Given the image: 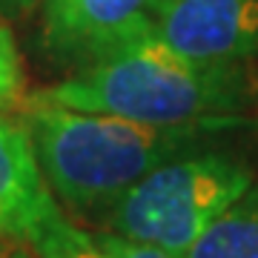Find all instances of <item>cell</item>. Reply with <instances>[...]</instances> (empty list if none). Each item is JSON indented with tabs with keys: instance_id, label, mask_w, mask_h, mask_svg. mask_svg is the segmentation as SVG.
Wrapping results in <instances>:
<instances>
[{
	"instance_id": "1",
	"label": "cell",
	"mask_w": 258,
	"mask_h": 258,
	"mask_svg": "<svg viewBox=\"0 0 258 258\" xmlns=\"http://www.w3.org/2000/svg\"><path fill=\"white\" fill-rule=\"evenodd\" d=\"M29 101L152 126L230 132L255 123L258 78L249 66L189 60L147 35L103 60L75 69L66 81L40 89Z\"/></svg>"
},
{
	"instance_id": "2",
	"label": "cell",
	"mask_w": 258,
	"mask_h": 258,
	"mask_svg": "<svg viewBox=\"0 0 258 258\" xmlns=\"http://www.w3.org/2000/svg\"><path fill=\"white\" fill-rule=\"evenodd\" d=\"M23 126L49 192L81 215H106L152 169L215 147V138L224 135L218 129L152 126L32 101H26Z\"/></svg>"
},
{
	"instance_id": "3",
	"label": "cell",
	"mask_w": 258,
	"mask_h": 258,
	"mask_svg": "<svg viewBox=\"0 0 258 258\" xmlns=\"http://www.w3.org/2000/svg\"><path fill=\"white\" fill-rule=\"evenodd\" d=\"M241 155L207 147L141 178L109 212L106 232L184 255L255 181Z\"/></svg>"
},
{
	"instance_id": "4",
	"label": "cell",
	"mask_w": 258,
	"mask_h": 258,
	"mask_svg": "<svg viewBox=\"0 0 258 258\" xmlns=\"http://www.w3.org/2000/svg\"><path fill=\"white\" fill-rule=\"evenodd\" d=\"M166 0H43V49L57 66L83 69L152 32Z\"/></svg>"
},
{
	"instance_id": "5",
	"label": "cell",
	"mask_w": 258,
	"mask_h": 258,
	"mask_svg": "<svg viewBox=\"0 0 258 258\" xmlns=\"http://www.w3.org/2000/svg\"><path fill=\"white\" fill-rule=\"evenodd\" d=\"M149 35L198 63L249 66L258 57V0H166Z\"/></svg>"
},
{
	"instance_id": "6",
	"label": "cell",
	"mask_w": 258,
	"mask_h": 258,
	"mask_svg": "<svg viewBox=\"0 0 258 258\" xmlns=\"http://www.w3.org/2000/svg\"><path fill=\"white\" fill-rule=\"evenodd\" d=\"M55 210L23 120L0 109V238H29Z\"/></svg>"
},
{
	"instance_id": "7",
	"label": "cell",
	"mask_w": 258,
	"mask_h": 258,
	"mask_svg": "<svg viewBox=\"0 0 258 258\" xmlns=\"http://www.w3.org/2000/svg\"><path fill=\"white\" fill-rule=\"evenodd\" d=\"M181 258H258V178Z\"/></svg>"
},
{
	"instance_id": "8",
	"label": "cell",
	"mask_w": 258,
	"mask_h": 258,
	"mask_svg": "<svg viewBox=\"0 0 258 258\" xmlns=\"http://www.w3.org/2000/svg\"><path fill=\"white\" fill-rule=\"evenodd\" d=\"M29 241L43 258H106L92 244L89 232L78 230L72 221H66L60 210H55L46 221L40 224Z\"/></svg>"
},
{
	"instance_id": "9",
	"label": "cell",
	"mask_w": 258,
	"mask_h": 258,
	"mask_svg": "<svg viewBox=\"0 0 258 258\" xmlns=\"http://www.w3.org/2000/svg\"><path fill=\"white\" fill-rule=\"evenodd\" d=\"M23 83H26V75H23L15 37L0 18V109H6L23 98Z\"/></svg>"
},
{
	"instance_id": "10",
	"label": "cell",
	"mask_w": 258,
	"mask_h": 258,
	"mask_svg": "<svg viewBox=\"0 0 258 258\" xmlns=\"http://www.w3.org/2000/svg\"><path fill=\"white\" fill-rule=\"evenodd\" d=\"M89 238H92V244L101 249L106 258H178V255H172V252H166V249H161V247L120 238V235L106 232V230L89 232Z\"/></svg>"
},
{
	"instance_id": "11",
	"label": "cell",
	"mask_w": 258,
	"mask_h": 258,
	"mask_svg": "<svg viewBox=\"0 0 258 258\" xmlns=\"http://www.w3.org/2000/svg\"><path fill=\"white\" fill-rule=\"evenodd\" d=\"M35 3H40V0H0V18L23 15V12H29Z\"/></svg>"
},
{
	"instance_id": "12",
	"label": "cell",
	"mask_w": 258,
	"mask_h": 258,
	"mask_svg": "<svg viewBox=\"0 0 258 258\" xmlns=\"http://www.w3.org/2000/svg\"><path fill=\"white\" fill-rule=\"evenodd\" d=\"M0 258H37V255H32V252L23 249V247H6V249H0Z\"/></svg>"
}]
</instances>
